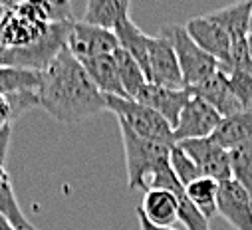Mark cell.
<instances>
[{
  "mask_svg": "<svg viewBox=\"0 0 252 230\" xmlns=\"http://www.w3.org/2000/svg\"><path fill=\"white\" fill-rule=\"evenodd\" d=\"M185 30L195 40L199 48H203L207 54L219 60V70H222L228 64V54H230V36L213 20L209 14L191 18L185 24Z\"/></svg>",
  "mask_w": 252,
  "mask_h": 230,
  "instance_id": "obj_12",
  "label": "cell"
},
{
  "mask_svg": "<svg viewBox=\"0 0 252 230\" xmlns=\"http://www.w3.org/2000/svg\"><path fill=\"white\" fill-rule=\"evenodd\" d=\"M147 80L155 86H163V87H171V89L185 87L175 48H173L169 36H165L163 32H159L157 36H149Z\"/></svg>",
  "mask_w": 252,
  "mask_h": 230,
  "instance_id": "obj_9",
  "label": "cell"
},
{
  "mask_svg": "<svg viewBox=\"0 0 252 230\" xmlns=\"http://www.w3.org/2000/svg\"><path fill=\"white\" fill-rule=\"evenodd\" d=\"M40 84H42V72L0 66V93L2 95L24 93V91H36L38 93Z\"/></svg>",
  "mask_w": 252,
  "mask_h": 230,
  "instance_id": "obj_22",
  "label": "cell"
},
{
  "mask_svg": "<svg viewBox=\"0 0 252 230\" xmlns=\"http://www.w3.org/2000/svg\"><path fill=\"white\" fill-rule=\"evenodd\" d=\"M113 58H115V64L119 70V78H121V86L125 89V95L129 99H133L139 93V89L147 84V76L141 70V66L125 50L117 48Z\"/></svg>",
  "mask_w": 252,
  "mask_h": 230,
  "instance_id": "obj_24",
  "label": "cell"
},
{
  "mask_svg": "<svg viewBox=\"0 0 252 230\" xmlns=\"http://www.w3.org/2000/svg\"><path fill=\"white\" fill-rule=\"evenodd\" d=\"M171 169H173V172L177 175V179H179V183L183 187L191 185L193 181H197L199 177H203L199 167L195 165V161L189 157L179 145H175L171 149Z\"/></svg>",
  "mask_w": 252,
  "mask_h": 230,
  "instance_id": "obj_26",
  "label": "cell"
},
{
  "mask_svg": "<svg viewBox=\"0 0 252 230\" xmlns=\"http://www.w3.org/2000/svg\"><path fill=\"white\" fill-rule=\"evenodd\" d=\"M228 153H230L232 179L240 183L252 197V139L236 145Z\"/></svg>",
  "mask_w": 252,
  "mask_h": 230,
  "instance_id": "obj_25",
  "label": "cell"
},
{
  "mask_svg": "<svg viewBox=\"0 0 252 230\" xmlns=\"http://www.w3.org/2000/svg\"><path fill=\"white\" fill-rule=\"evenodd\" d=\"M50 24L32 20L24 14H20L16 8L6 10L0 18V46L2 48H26L34 42H38L46 32Z\"/></svg>",
  "mask_w": 252,
  "mask_h": 230,
  "instance_id": "obj_13",
  "label": "cell"
},
{
  "mask_svg": "<svg viewBox=\"0 0 252 230\" xmlns=\"http://www.w3.org/2000/svg\"><path fill=\"white\" fill-rule=\"evenodd\" d=\"M217 206L219 214L234 230H252V197L234 179L220 183Z\"/></svg>",
  "mask_w": 252,
  "mask_h": 230,
  "instance_id": "obj_10",
  "label": "cell"
},
{
  "mask_svg": "<svg viewBox=\"0 0 252 230\" xmlns=\"http://www.w3.org/2000/svg\"><path fill=\"white\" fill-rule=\"evenodd\" d=\"M0 214L6 216L14 228L18 230H36L30 220L24 216L18 199L14 195V187H12V179L8 175V171L4 165H0Z\"/></svg>",
  "mask_w": 252,
  "mask_h": 230,
  "instance_id": "obj_21",
  "label": "cell"
},
{
  "mask_svg": "<svg viewBox=\"0 0 252 230\" xmlns=\"http://www.w3.org/2000/svg\"><path fill=\"white\" fill-rule=\"evenodd\" d=\"M4 12H6V10L2 8V4H0V18H2V16H4Z\"/></svg>",
  "mask_w": 252,
  "mask_h": 230,
  "instance_id": "obj_38",
  "label": "cell"
},
{
  "mask_svg": "<svg viewBox=\"0 0 252 230\" xmlns=\"http://www.w3.org/2000/svg\"><path fill=\"white\" fill-rule=\"evenodd\" d=\"M232 93L236 95L242 109H252V74L232 70L226 74Z\"/></svg>",
  "mask_w": 252,
  "mask_h": 230,
  "instance_id": "obj_29",
  "label": "cell"
},
{
  "mask_svg": "<svg viewBox=\"0 0 252 230\" xmlns=\"http://www.w3.org/2000/svg\"><path fill=\"white\" fill-rule=\"evenodd\" d=\"M220 121H222L220 113L215 107H211L205 99H201L193 93V97L183 107L177 125L173 127L175 143H181L187 139L211 137Z\"/></svg>",
  "mask_w": 252,
  "mask_h": 230,
  "instance_id": "obj_7",
  "label": "cell"
},
{
  "mask_svg": "<svg viewBox=\"0 0 252 230\" xmlns=\"http://www.w3.org/2000/svg\"><path fill=\"white\" fill-rule=\"evenodd\" d=\"M14 121V115H12V105L8 101L6 95L0 93V127L2 125H8Z\"/></svg>",
  "mask_w": 252,
  "mask_h": 230,
  "instance_id": "obj_33",
  "label": "cell"
},
{
  "mask_svg": "<svg viewBox=\"0 0 252 230\" xmlns=\"http://www.w3.org/2000/svg\"><path fill=\"white\" fill-rule=\"evenodd\" d=\"M0 230H18V228H14V226H12V222H10L6 216L0 214Z\"/></svg>",
  "mask_w": 252,
  "mask_h": 230,
  "instance_id": "obj_36",
  "label": "cell"
},
{
  "mask_svg": "<svg viewBox=\"0 0 252 230\" xmlns=\"http://www.w3.org/2000/svg\"><path fill=\"white\" fill-rule=\"evenodd\" d=\"M24 0H0V4H2V8L4 10H12V8H16L18 4H22Z\"/></svg>",
  "mask_w": 252,
  "mask_h": 230,
  "instance_id": "obj_35",
  "label": "cell"
},
{
  "mask_svg": "<svg viewBox=\"0 0 252 230\" xmlns=\"http://www.w3.org/2000/svg\"><path fill=\"white\" fill-rule=\"evenodd\" d=\"M135 214H137V218H139V226H141V230H175L173 226H157V224L149 222V220H147V216L141 212V208H139V206L135 208Z\"/></svg>",
  "mask_w": 252,
  "mask_h": 230,
  "instance_id": "obj_34",
  "label": "cell"
},
{
  "mask_svg": "<svg viewBox=\"0 0 252 230\" xmlns=\"http://www.w3.org/2000/svg\"><path fill=\"white\" fill-rule=\"evenodd\" d=\"M50 6L52 22H74V10L70 0H44Z\"/></svg>",
  "mask_w": 252,
  "mask_h": 230,
  "instance_id": "obj_31",
  "label": "cell"
},
{
  "mask_svg": "<svg viewBox=\"0 0 252 230\" xmlns=\"http://www.w3.org/2000/svg\"><path fill=\"white\" fill-rule=\"evenodd\" d=\"M161 32L169 36L175 48L185 87L193 89L199 84H203L207 78H211L215 72H219V60L211 54H207L203 48H199L195 40L185 30V26L169 24V26H163Z\"/></svg>",
  "mask_w": 252,
  "mask_h": 230,
  "instance_id": "obj_5",
  "label": "cell"
},
{
  "mask_svg": "<svg viewBox=\"0 0 252 230\" xmlns=\"http://www.w3.org/2000/svg\"><path fill=\"white\" fill-rule=\"evenodd\" d=\"M105 101H107V109L115 115L117 121L127 129H131L135 135L155 141V143H163L167 147L177 145L175 137H173L171 123L155 109H151L135 99H129V97L107 95Z\"/></svg>",
  "mask_w": 252,
  "mask_h": 230,
  "instance_id": "obj_3",
  "label": "cell"
},
{
  "mask_svg": "<svg viewBox=\"0 0 252 230\" xmlns=\"http://www.w3.org/2000/svg\"><path fill=\"white\" fill-rule=\"evenodd\" d=\"M250 14H252V0H238L234 4L211 12L209 18H213L230 36V42H234L250 34Z\"/></svg>",
  "mask_w": 252,
  "mask_h": 230,
  "instance_id": "obj_17",
  "label": "cell"
},
{
  "mask_svg": "<svg viewBox=\"0 0 252 230\" xmlns=\"http://www.w3.org/2000/svg\"><path fill=\"white\" fill-rule=\"evenodd\" d=\"M74 22H52L48 32L26 48H2L0 46V66L44 72L54 58L66 48L68 34Z\"/></svg>",
  "mask_w": 252,
  "mask_h": 230,
  "instance_id": "obj_4",
  "label": "cell"
},
{
  "mask_svg": "<svg viewBox=\"0 0 252 230\" xmlns=\"http://www.w3.org/2000/svg\"><path fill=\"white\" fill-rule=\"evenodd\" d=\"M66 48L72 52L76 60L88 62L92 58L115 54V50L119 48V42L113 30L99 28L84 20H74L70 34H68Z\"/></svg>",
  "mask_w": 252,
  "mask_h": 230,
  "instance_id": "obj_6",
  "label": "cell"
},
{
  "mask_svg": "<svg viewBox=\"0 0 252 230\" xmlns=\"http://www.w3.org/2000/svg\"><path fill=\"white\" fill-rule=\"evenodd\" d=\"M10 139H12V123L0 127V165H6L8 149H10Z\"/></svg>",
  "mask_w": 252,
  "mask_h": 230,
  "instance_id": "obj_32",
  "label": "cell"
},
{
  "mask_svg": "<svg viewBox=\"0 0 252 230\" xmlns=\"http://www.w3.org/2000/svg\"><path fill=\"white\" fill-rule=\"evenodd\" d=\"M189 157L195 161L203 177H211L219 183L232 179L230 171V153L220 147L213 137L205 139H187L177 143Z\"/></svg>",
  "mask_w": 252,
  "mask_h": 230,
  "instance_id": "obj_8",
  "label": "cell"
},
{
  "mask_svg": "<svg viewBox=\"0 0 252 230\" xmlns=\"http://www.w3.org/2000/svg\"><path fill=\"white\" fill-rule=\"evenodd\" d=\"M219 187L220 183L211 179V177H199L197 181H193L191 185L185 187V193L189 197V201H191L209 220L219 214Z\"/></svg>",
  "mask_w": 252,
  "mask_h": 230,
  "instance_id": "obj_23",
  "label": "cell"
},
{
  "mask_svg": "<svg viewBox=\"0 0 252 230\" xmlns=\"http://www.w3.org/2000/svg\"><path fill=\"white\" fill-rule=\"evenodd\" d=\"M250 32H252V14H250Z\"/></svg>",
  "mask_w": 252,
  "mask_h": 230,
  "instance_id": "obj_39",
  "label": "cell"
},
{
  "mask_svg": "<svg viewBox=\"0 0 252 230\" xmlns=\"http://www.w3.org/2000/svg\"><path fill=\"white\" fill-rule=\"evenodd\" d=\"M119 131L125 151V167H127V187L129 191H147L151 177L171 165L173 147L143 139L121 123Z\"/></svg>",
  "mask_w": 252,
  "mask_h": 230,
  "instance_id": "obj_2",
  "label": "cell"
},
{
  "mask_svg": "<svg viewBox=\"0 0 252 230\" xmlns=\"http://www.w3.org/2000/svg\"><path fill=\"white\" fill-rule=\"evenodd\" d=\"M177 201H179V222L187 230H211L209 218L189 201L185 191L181 195H177Z\"/></svg>",
  "mask_w": 252,
  "mask_h": 230,
  "instance_id": "obj_27",
  "label": "cell"
},
{
  "mask_svg": "<svg viewBox=\"0 0 252 230\" xmlns=\"http://www.w3.org/2000/svg\"><path fill=\"white\" fill-rule=\"evenodd\" d=\"M113 32L117 36L119 48L127 52L147 76V72H149V36L131 18H125L121 24H117L113 28Z\"/></svg>",
  "mask_w": 252,
  "mask_h": 230,
  "instance_id": "obj_18",
  "label": "cell"
},
{
  "mask_svg": "<svg viewBox=\"0 0 252 230\" xmlns=\"http://www.w3.org/2000/svg\"><path fill=\"white\" fill-rule=\"evenodd\" d=\"M191 91L197 97L205 99L211 107H215L220 113V117H228V115H234V113L242 111V105L238 103L236 95L232 93L228 78L222 70L215 72L211 78H207L203 84H199Z\"/></svg>",
  "mask_w": 252,
  "mask_h": 230,
  "instance_id": "obj_14",
  "label": "cell"
},
{
  "mask_svg": "<svg viewBox=\"0 0 252 230\" xmlns=\"http://www.w3.org/2000/svg\"><path fill=\"white\" fill-rule=\"evenodd\" d=\"M238 70V72H248L252 74V56L248 50V42L246 38L242 40H234L230 44V54H228V64L222 68L224 74Z\"/></svg>",
  "mask_w": 252,
  "mask_h": 230,
  "instance_id": "obj_28",
  "label": "cell"
},
{
  "mask_svg": "<svg viewBox=\"0 0 252 230\" xmlns=\"http://www.w3.org/2000/svg\"><path fill=\"white\" fill-rule=\"evenodd\" d=\"M191 97H193V91L189 87L171 89V87H163V86H155V84L147 82L133 99L151 107V109H155L157 113H161L163 117L171 123V127H175L183 107L189 103Z\"/></svg>",
  "mask_w": 252,
  "mask_h": 230,
  "instance_id": "obj_11",
  "label": "cell"
},
{
  "mask_svg": "<svg viewBox=\"0 0 252 230\" xmlns=\"http://www.w3.org/2000/svg\"><path fill=\"white\" fill-rule=\"evenodd\" d=\"M38 97L40 107L62 125L82 123L107 109L105 95L95 87L84 64L76 60L68 48L62 50L42 72Z\"/></svg>",
  "mask_w": 252,
  "mask_h": 230,
  "instance_id": "obj_1",
  "label": "cell"
},
{
  "mask_svg": "<svg viewBox=\"0 0 252 230\" xmlns=\"http://www.w3.org/2000/svg\"><path fill=\"white\" fill-rule=\"evenodd\" d=\"M86 72L90 74L92 82L95 84V87L107 97V95H115V97H127L125 89L121 86V78H119V70L115 64V58L111 56H99V58H92L88 62H82Z\"/></svg>",
  "mask_w": 252,
  "mask_h": 230,
  "instance_id": "obj_16",
  "label": "cell"
},
{
  "mask_svg": "<svg viewBox=\"0 0 252 230\" xmlns=\"http://www.w3.org/2000/svg\"><path fill=\"white\" fill-rule=\"evenodd\" d=\"M139 208L147 216V220L157 226H173L179 220V201L171 191H163V189L145 191Z\"/></svg>",
  "mask_w": 252,
  "mask_h": 230,
  "instance_id": "obj_15",
  "label": "cell"
},
{
  "mask_svg": "<svg viewBox=\"0 0 252 230\" xmlns=\"http://www.w3.org/2000/svg\"><path fill=\"white\" fill-rule=\"evenodd\" d=\"M246 42H248V50H250V56H252V32L246 36Z\"/></svg>",
  "mask_w": 252,
  "mask_h": 230,
  "instance_id": "obj_37",
  "label": "cell"
},
{
  "mask_svg": "<svg viewBox=\"0 0 252 230\" xmlns=\"http://www.w3.org/2000/svg\"><path fill=\"white\" fill-rule=\"evenodd\" d=\"M211 137L226 151L252 139V109H242L234 115L222 117V121L219 123V127Z\"/></svg>",
  "mask_w": 252,
  "mask_h": 230,
  "instance_id": "obj_20",
  "label": "cell"
},
{
  "mask_svg": "<svg viewBox=\"0 0 252 230\" xmlns=\"http://www.w3.org/2000/svg\"><path fill=\"white\" fill-rule=\"evenodd\" d=\"M129 4L131 0H88L84 22L113 30L125 18H129Z\"/></svg>",
  "mask_w": 252,
  "mask_h": 230,
  "instance_id": "obj_19",
  "label": "cell"
},
{
  "mask_svg": "<svg viewBox=\"0 0 252 230\" xmlns=\"http://www.w3.org/2000/svg\"><path fill=\"white\" fill-rule=\"evenodd\" d=\"M16 10L32 20H38V22H46V24H52V12H50V6L44 2V0H24L22 4L16 6Z\"/></svg>",
  "mask_w": 252,
  "mask_h": 230,
  "instance_id": "obj_30",
  "label": "cell"
}]
</instances>
